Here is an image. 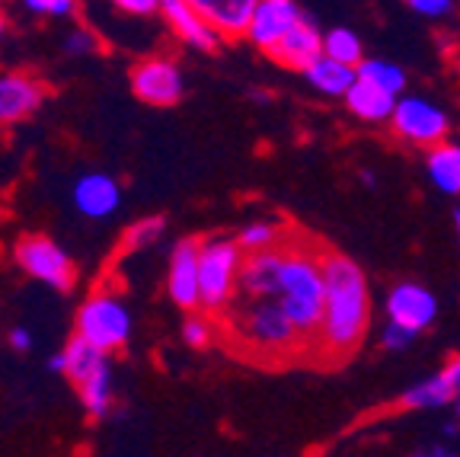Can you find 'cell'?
Returning <instances> with one entry per match:
<instances>
[{"label":"cell","mask_w":460,"mask_h":457,"mask_svg":"<svg viewBox=\"0 0 460 457\" xmlns=\"http://www.w3.org/2000/svg\"><path fill=\"white\" fill-rule=\"evenodd\" d=\"M323 279H326V304L323 320L310 345V358L336 368L358 352L361 339L371 323V291L358 263L342 253H323Z\"/></svg>","instance_id":"cell-1"},{"label":"cell","mask_w":460,"mask_h":457,"mask_svg":"<svg viewBox=\"0 0 460 457\" xmlns=\"http://www.w3.org/2000/svg\"><path fill=\"white\" fill-rule=\"evenodd\" d=\"M281 246H285V256H281L275 298L281 300V308L295 320V327L304 333V339L314 345L326 304V279H323L326 246H314L307 237H297V234L285 237Z\"/></svg>","instance_id":"cell-2"},{"label":"cell","mask_w":460,"mask_h":457,"mask_svg":"<svg viewBox=\"0 0 460 457\" xmlns=\"http://www.w3.org/2000/svg\"><path fill=\"white\" fill-rule=\"evenodd\" d=\"M230 333L246 352L266 362H285V358L310 355V343L288 317L279 298H246L237 294L230 304Z\"/></svg>","instance_id":"cell-3"},{"label":"cell","mask_w":460,"mask_h":457,"mask_svg":"<svg viewBox=\"0 0 460 457\" xmlns=\"http://www.w3.org/2000/svg\"><path fill=\"white\" fill-rule=\"evenodd\" d=\"M246 250L237 237H208L199 253V298L201 310L221 317L240 294V269Z\"/></svg>","instance_id":"cell-4"},{"label":"cell","mask_w":460,"mask_h":457,"mask_svg":"<svg viewBox=\"0 0 460 457\" xmlns=\"http://www.w3.org/2000/svg\"><path fill=\"white\" fill-rule=\"evenodd\" d=\"M131 329H135V320H131L128 304L112 288H96L86 294L84 304L77 308V320H74V333L100 345L109 355L128 345Z\"/></svg>","instance_id":"cell-5"},{"label":"cell","mask_w":460,"mask_h":457,"mask_svg":"<svg viewBox=\"0 0 460 457\" xmlns=\"http://www.w3.org/2000/svg\"><path fill=\"white\" fill-rule=\"evenodd\" d=\"M13 263L26 272L29 279L42 282L55 291H71L74 282H77L74 259L49 234H22L13 243Z\"/></svg>","instance_id":"cell-6"},{"label":"cell","mask_w":460,"mask_h":457,"mask_svg":"<svg viewBox=\"0 0 460 457\" xmlns=\"http://www.w3.org/2000/svg\"><path fill=\"white\" fill-rule=\"evenodd\" d=\"M390 125L400 141L416 144V148H435L438 141H445L451 129L445 109L425 96H396Z\"/></svg>","instance_id":"cell-7"},{"label":"cell","mask_w":460,"mask_h":457,"mask_svg":"<svg viewBox=\"0 0 460 457\" xmlns=\"http://www.w3.org/2000/svg\"><path fill=\"white\" fill-rule=\"evenodd\" d=\"M128 84L137 100L157 109L176 106V103L182 100V94H186V80H182L180 65L166 55H154V58L137 61V65L131 67Z\"/></svg>","instance_id":"cell-8"},{"label":"cell","mask_w":460,"mask_h":457,"mask_svg":"<svg viewBox=\"0 0 460 457\" xmlns=\"http://www.w3.org/2000/svg\"><path fill=\"white\" fill-rule=\"evenodd\" d=\"M199 253L201 240L186 237L170 250V265H166V294L180 310H199Z\"/></svg>","instance_id":"cell-9"},{"label":"cell","mask_w":460,"mask_h":457,"mask_svg":"<svg viewBox=\"0 0 460 457\" xmlns=\"http://www.w3.org/2000/svg\"><path fill=\"white\" fill-rule=\"evenodd\" d=\"M45 84L26 71H4L0 67V125H20L42 109Z\"/></svg>","instance_id":"cell-10"},{"label":"cell","mask_w":460,"mask_h":457,"mask_svg":"<svg viewBox=\"0 0 460 457\" xmlns=\"http://www.w3.org/2000/svg\"><path fill=\"white\" fill-rule=\"evenodd\" d=\"M304 20V10L297 7V0H256L246 26V42H252L259 51H272L281 42L288 29H295Z\"/></svg>","instance_id":"cell-11"},{"label":"cell","mask_w":460,"mask_h":457,"mask_svg":"<svg viewBox=\"0 0 460 457\" xmlns=\"http://www.w3.org/2000/svg\"><path fill=\"white\" fill-rule=\"evenodd\" d=\"M160 16H164V22L170 26L172 36L195 51H215L217 45L224 42L221 32H217L189 0H164V4H160Z\"/></svg>","instance_id":"cell-12"},{"label":"cell","mask_w":460,"mask_h":457,"mask_svg":"<svg viewBox=\"0 0 460 457\" xmlns=\"http://www.w3.org/2000/svg\"><path fill=\"white\" fill-rule=\"evenodd\" d=\"M435 317H438V298L419 282H400L387 294V320L422 333L435 323Z\"/></svg>","instance_id":"cell-13"},{"label":"cell","mask_w":460,"mask_h":457,"mask_svg":"<svg viewBox=\"0 0 460 457\" xmlns=\"http://www.w3.org/2000/svg\"><path fill=\"white\" fill-rule=\"evenodd\" d=\"M71 202L84 218L102 221V218H112L122 205V186L109 173H84L74 183Z\"/></svg>","instance_id":"cell-14"},{"label":"cell","mask_w":460,"mask_h":457,"mask_svg":"<svg viewBox=\"0 0 460 457\" xmlns=\"http://www.w3.org/2000/svg\"><path fill=\"white\" fill-rule=\"evenodd\" d=\"M320 55H323V32L314 26L310 16H304L295 29H288L285 36H281V42L269 51V58L279 61L281 67H288V71H301V74L307 71Z\"/></svg>","instance_id":"cell-15"},{"label":"cell","mask_w":460,"mask_h":457,"mask_svg":"<svg viewBox=\"0 0 460 457\" xmlns=\"http://www.w3.org/2000/svg\"><path fill=\"white\" fill-rule=\"evenodd\" d=\"M189 4H192L227 42L230 39H246V26H250L252 7H256V0H189Z\"/></svg>","instance_id":"cell-16"},{"label":"cell","mask_w":460,"mask_h":457,"mask_svg":"<svg viewBox=\"0 0 460 457\" xmlns=\"http://www.w3.org/2000/svg\"><path fill=\"white\" fill-rule=\"evenodd\" d=\"M342 100H345V109L361 121H390L394 106H396V94H390V90H384L381 84H374V80H367V77L355 80Z\"/></svg>","instance_id":"cell-17"},{"label":"cell","mask_w":460,"mask_h":457,"mask_svg":"<svg viewBox=\"0 0 460 457\" xmlns=\"http://www.w3.org/2000/svg\"><path fill=\"white\" fill-rule=\"evenodd\" d=\"M304 80L314 86L316 94L323 96H345L349 94V86L358 80V67L355 65H345V61H336L323 51V55L316 58L314 65L304 71Z\"/></svg>","instance_id":"cell-18"},{"label":"cell","mask_w":460,"mask_h":457,"mask_svg":"<svg viewBox=\"0 0 460 457\" xmlns=\"http://www.w3.org/2000/svg\"><path fill=\"white\" fill-rule=\"evenodd\" d=\"M425 170H429L431 186L445 195H460V144L438 141L429 148L425 157Z\"/></svg>","instance_id":"cell-19"},{"label":"cell","mask_w":460,"mask_h":457,"mask_svg":"<svg viewBox=\"0 0 460 457\" xmlns=\"http://www.w3.org/2000/svg\"><path fill=\"white\" fill-rule=\"evenodd\" d=\"M454 397H457V387H454L451 374L441 368L438 374L419 381V384H412L410 390L402 393L400 407L402 409H441V407H447V403H454Z\"/></svg>","instance_id":"cell-20"},{"label":"cell","mask_w":460,"mask_h":457,"mask_svg":"<svg viewBox=\"0 0 460 457\" xmlns=\"http://www.w3.org/2000/svg\"><path fill=\"white\" fill-rule=\"evenodd\" d=\"M61 352H65V378L71 381V384H84L90 374L100 372L102 364L109 362V352H102L100 345L77 336V333L67 339V345Z\"/></svg>","instance_id":"cell-21"},{"label":"cell","mask_w":460,"mask_h":457,"mask_svg":"<svg viewBox=\"0 0 460 457\" xmlns=\"http://www.w3.org/2000/svg\"><path fill=\"white\" fill-rule=\"evenodd\" d=\"M80 390V403H84L86 416L90 419H106L109 409H112V364H102L100 372H93L90 378L84 381V384H77Z\"/></svg>","instance_id":"cell-22"},{"label":"cell","mask_w":460,"mask_h":457,"mask_svg":"<svg viewBox=\"0 0 460 457\" xmlns=\"http://www.w3.org/2000/svg\"><path fill=\"white\" fill-rule=\"evenodd\" d=\"M323 51L330 58H336V61H345V65H355V67L365 61L361 39L345 26H336V29H330V32H323Z\"/></svg>","instance_id":"cell-23"},{"label":"cell","mask_w":460,"mask_h":457,"mask_svg":"<svg viewBox=\"0 0 460 457\" xmlns=\"http://www.w3.org/2000/svg\"><path fill=\"white\" fill-rule=\"evenodd\" d=\"M358 77H367L374 84H381L384 90L400 96L406 90V71L394 61H384V58H365L358 65Z\"/></svg>","instance_id":"cell-24"},{"label":"cell","mask_w":460,"mask_h":457,"mask_svg":"<svg viewBox=\"0 0 460 457\" xmlns=\"http://www.w3.org/2000/svg\"><path fill=\"white\" fill-rule=\"evenodd\" d=\"M164 234H166V218H160V215L141 218V221H135L128 230H125V237H122V250H125V253L147 250V246H154V243H157Z\"/></svg>","instance_id":"cell-25"},{"label":"cell","mask_w":460,"mask_h":457,"mask_svg":"<svg viewBox=\"0 0 460 457\" xmlns=\"http://www.w3.org/2000/svg\"><path fill=\"white\" fill-rule=\"evenodd\" d=\"M237 240L246 253H259V250H269V246H279L285 240V228L275 221H250L237 234Z\"/></svg>","instance_id":"cell-26"},{"label":"cell","mask_w":460,"mask_h":457,"mask_svg":"<svg viewBox=\"0 0 460 457\" xmlns=\"http://www.w3.org/2000/svg\"><path fill=\"white\" fill-rule=\"evenodd\" d=\"M182 339H186L189 349H205V345L215 343V314H192L182 323Z\"/></svg>","instance_id":"cell-27"},{"label":"cell","mask_w":460,"mask_h":457,"mask_svg":"<svg viewBox=\"0 0 460 457\" xmlns=\"http://www.w3.org/2000/svg\"><path fill=\"white\" fill-rule=\"evenodd\" d=\"M61 49H65L67 58H90V55H96V51L102 49V39L96 36L93 29L74 26L71 32L65 36V42H61Z\"/></svg>","instance_id":"cell-28"},{"label":"cell","mask_w":460,"mask_h":457,"mask_svg":"<svg viewBox=\"0 0 460 457\" xmlns=\"http://www.w3.org/2000/svg\"><path fill=\"white\" fill-rule=\"evenodd\" d=\"M20 4L32 16H49V20H67L77 13V0H20Z\"/></svg>","instance_id":"cell-29"},{"label":"cell","mask_w":460,"mask_h":457,"mask_svg":"<svg viewBox=\"0 0 460 457\" xmlns=\"http://www.w3.org/2000/svg\"><path fill=\"white\" fill-rule=\"evenodd\" d=\"M416 336H419L416 329L402 327V323H396V320H387V327H384V333H381V345L387 352H402V349H410Z\"/></svg>","instance_id":"cell-30"},{"label":"cell","mask_w":460,"mask_h":457,"mask_svg":"<svg viewBox=\"0 0 460 457\" xmlns=\"http://www.w3.org/2000/svg\"><path fill=\"white\" fill-rule=\"evenodd\" d=\"M406 7L419 16H429V20H441L454 10V0H406Z\"/></svg>","instance_id":"cell-31"},{"label":"cell","mask_w":460,"mask_h":457,"mask_svg":"<svg viewBox=\"0 0 460 457\" xmlns=\"http://www.w3.org/2000/svg\"><path fill=\"white\" fill-rule=\"evenodd\" d=\"M160 4L164 0H112V7H119L128 16H154L160 13Z\"/></svg>","instance_id":"cell-32"},{"label":"cell","mask_w":460,"mask_h":457,"mask_svg":"<svg viewBox=\"0 0 460 457\" xmlns=\"http://www.w3.org/2000/svg\"><path fill=\"white\" fill-rule=\"evenodd\" d=\"M7 339H10V345H13L16 352H29V349H32V333H29L26 327H13Z\"/></svg>","instance_id":"cell-33"},{"label":"cell","mask_w":460,"mask_h":457,"mask_svg":"<svg viewBox=\"0 0 460 457\" xmlns=\"http://www.w3.org/2000/svg\"><path fill=\"white\" fill-rule=\"evenodd\" d=\"M445 372L451 374V381H454V387H457V393H460V355H454L451 362L445 364Z\"/></svg>","instance_id":"cell-34"},{"label":"cell","mask_w":460,"mask_h":457,"mask_svg":"<svg viewBox=\"0 0 460 457\" xmlns=\"http://www.w3.org/2000/svg\"><path fill=\"white\" fill-rule=\"evenodd\" d=\"M419 454H425V457H447V454H451V448H445V444H431V448H422Z\"/></svg>","instance_id":"cell-35"},{"label":"cell","mask_w":460,"mask_h":457,"mask_svg":"<svg viewBox=\"0 0 460 457\" xmlns=\"http://www.w3.org/2000/svg\"><path fill=\"white\" fill-rule=\"evenodd\" d=\"M49 368H51L55 374H65V352H58V355H51Z\"/></svg>","instance_id":"cell-36"},{"label":"cell","mask_w":460,"mask_h":457,"mask_svg":"<svg viewBox=\"0 0 460 457\" xmlns=\"http://www.w3.org/2000/svg\"><path fill=\"white\" fill-rule=\"evenodd\" d=\"M4 36H7V16H4V10H0V42H4Z\"/></svg>","instance_id":"cell-37"},{"label":"cell","mask_w":460,"mask_h":457,"mask_svg":"<svg viewBox=\"0 0 460 457\" xmlns=\"http://www.w3.org/2000/svg\"><path fill=\"white\" fill-rule=\"evenodd\" d=\"M454 228H457V237H460V208L454 211Z\"/></svg>","instance_id":"cell-38"},{"label":"cell","mask_w":460,"mask_h":457,"mask_svg":"<svg viewBox=\"0 0 460 457\" xmlns=\"http://www.w3.org/2000/svg\"><path fill=\"white\" fill-rule=\"evenodd\" d=\"M454 413H457V422H460V393L454 397Z\"/></svg>","instance_id":"cell-39"}]
</instances>
